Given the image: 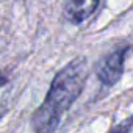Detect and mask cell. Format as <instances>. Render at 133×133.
I'll use <instances>...</instances> for the list:
<instances>
[{"label":"cell","mask_w":133,"mask_h":133,"mask_svg":"<svg viewBox=\"0 0 133 133\" xmlns=\"http://www.w3.org/2000/svg\"><path fill=\"white\" fill-rule=\"evenodd\" d=\"M131 128H133V116L124 119L122 122H119L116 127H113V128H111L110 131H107V133H130Z\"/></svg>","instance_id":"4"},{"label":"cell","mask_w":133,"mask_h":133,"mask_svg":"<svg viewBox=\"0 0 133 133\" xmlns=\"http://www.w3.org/2000/svg\"><path fill=\"white\" fill-rule=\"evenodd\" d=\"M89 75V64L85 56H75L52 78L44 102L30 119L33 133H55L63 116L82 96Z\"/></svg>","instance_id":"1"},{"label":"cell","mask_w":133,"mask_h":133,"mask_svg":"<svg viewBox=\"0 0 133 133\" xmlns=\"http://www.w3.org/2000/svg\"><path fill=\"white\" fill-rule=\"evenodd\" d=\"M99 2L100 0H69L64 10V16L72 24H82L94 14Z\"/></svg>","instance_id":"3"},{"label":"cell","mask_w":133,"mask_h":133,"mask_svg":"<svg viewBox=\"0 0 133 133\" xmlns=\"http://www.w3.org/2000/svg\"><path fill=\"white\" fill-rule=\"evenodd\" d=\"M130 50H131V45L125 44L122 47L114 49L113 52H110L108 55H105L102 59L97 61L94 72L102 85L110 88V86H114L121 80L124 74V63Z\"/></svg>","instance_id":"2"},{"label":"cell","mask_w":133,"mask_h":133,"mask_svg":"<svg viewBox=\"0 0 133 133\" xmlns=\"http://www.w3.org/2000/svg\"><path fill=\"white\" fill-rule=\"evenodd\" d=\"M8 82H10V78H8L6 75H3V74H0V88H3L5 85H8Z\"/></svg>","instance_id":"5"}]
</instances>
